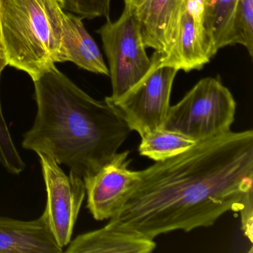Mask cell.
Masks as SVG:
<instances>
[{
    "label": "cell",
    "instance_id": "8fae6325",
    "mask_svg": "<svg viewBox=\"0 0 253 253\" xmlns=\"http://www.w3.org/2000/svg\"><path fill=\"white\" fill-rule=\"evenodd\" d=\"M158 55L161 64L185 72L200 70L214 57L203 23L195 20L185 7L175 44L167 55Z\"/></svg>",
    "mask_w": 253,
    "mask_h": 253
},
{
    "label": "cell",
    "instance_id": "3957f363",
    "mask_svg": "<svg viewBox=\"0 0 253 253\" xmlns=\"http://www.w3.org/2000/svg\"><path fill=\"white\" fill-rule=\"evenodd\" d=\"M60 0H0V36L7 64L32 81L62 63Z\"/></svg>",
    "mask_w": 253,
    "mask_h": 253
},
{
    "label": "cell",
    "instance_id": "ac0fdd59",
    "mask_svg": "<svg viewBox=\"0 0 253 253\" xmlns=\"http://www.w3.org/2000/svg\"><path fill=\"white\" fill-rule=\"evenodd\" d=\"M63 10L83 19H109L111 0H60Z\"/></svg>",
    "mask_w": 253,
    "mask_h": 253
},
{
    "label": "cell",
    "instance_id": "277c9868",
    "mask_svg": "<svg viewBox=\"0 0 253 253\" xmlns=\"http://www.w3.org/2000/svg\"><path fill=\"white\" fill-rule=\"evenodd\" d=\"M236 102L217 78L201 80L174 106L162 128L198 142L230 131Z\"/></svg>",
    "mask_w": 253,
    "mask_h": 253
},
{
    "label": "cell",
    "instance_id": "6da1fadb",
    "mask_svg": "<svg viewBox=\"0 0 253 253\" xmlns=\"http://www.w3.org/2000/svg\"><path fill=\"white\" fill-rule=\"evenodd\" d=\"M109 224L149 239L214 224L253 201V131H229L140 170Z\"/></svg>",
    "mask_w": 253,
    "mask_h": 253
},
{
    "label": "cell",
    "instance_id": "5b68a950",
    "mask_svg": "<svg viewBox=\"0 0 253 253\" xmlns=\"http://www.w3.org/2000/svg\"><path fill=\"white\" fill-rule=\"evenodd\" d=\"M97 32L101 37L112 81V94L107 97L115 102L144 78L152 60L146 53L134 8L125 5L117 21L108 19Z\"/></svg>",
    "mask_w": 253,
    "mask_h": 253
},
{
    "label": "cell",
    "instance_id": "e0dca14e",
    "mask_svg": "<svg viewBox=\"0 0 253 253\" xmlns=\"http://www.w3.org/2000/svg\"><path fill=\"white\" fill-rule=\"evenodd\" d=\"M1 80V75H0ZM0 164L13 174H19L26 168L11 138V133L2 113V103L0 97Z\"/></svg>",
    "mask_w": 253,
    "mask_h": 253
},
{
    "label": "cell",
    "instance_id": "5bb4252c",
    "mask_svg": "<svg viewBox=\"0 0 253 253\" xmlns=\"http://www.w3.org/2000/svg\"><path fill=\"white\" fill-rule=\"evenodd\" d=\"M238 0H204L203 26L213 55L229 45V26Z\"/></svg>",
    "mask_w": 253,
    "mask_h": 253
},
{
    "label": "cell",
    "instance_id": "ffe728a7",
    "mask_svg": "<svg viewBox=\"0 0 253 253\" xmlns=\"http://www.w3.org/2000/svg\"><path fill=\"white\" fill-rule=\"evenodd\" d=\"M7 66H8V64H7L5 52H4L2 41H1V36H0V75H2V71Z\"/></svg>",
    "mask_w": 253,
    "mask_h": 253
},
{
    "label": "cell",
    "instance_id": "2e32d148",
    "mask_svg": "<svg viewBox=\"0 0 253 253\" xmlns=\"http://www.w3.org/2000/svg\"><path fill=\"white\" fill-rule=\"evenodd\" d=\"M240 44L253 56V0H238L229 26V45Z\"/></svg>",
    "mask_w": 253,
    "mask_h": 253
},
{
    "label": "cell",
    "instance_id": "44dd1931",
    "mask_svg": "<svg viewBox=\"0 0 253 253\" xmlns=\"http://www.w3.org/2000/svg\"><path fill=\"white\" fill-rule=\"evenodd\" d=\"M141 1L142 0H124V2H125V5L127 6L135 8Z\"/></svg>",
    "mask_w": 253,
    "mask_h": 253
},
{
    "label": "cell",
    "instance_id": "9c48e42d",
    "mask_svg": "<svg viewBox=\"0 0 253 253\" xmlns=\"http://www.w3.org/2000/svg\"><path fill=\"white\" fill-rule=\"evenodd\" d=\"M185 0H142L134 8L146 48L165 56L175 44Z\"/></svg>",
    "mask_w": 253,
    "mask_h": 253
},
{
    "label": "cell",
    "instance_id": "ba28073f",
    "mask_svg": "<svg viewBox=\"0 0 253 253\" xmlns=\"http://www.w3.org/2000/svg\"><path fill=\"white\" fill-rule=\"evenodd\" d=\"M130 152L117 153L95 174L84 177L87 208L95 220L113 217L140 180V171L130 169Z\"/></svg>",
    "mask_w": 253,
    "mask_h": 253
},
{
    "label": "cell",
    "instance_id": "4fadbf2b",
    "mask_svg": "<svg viewBox=\"0 0 253 253\" xmlns=\"http://www.w3.org/2000/svg\"><path fill=\"white\" fill-rule=\"evenodd\" d=\"M62 63L72 62L84 70L109 76L101 51L85 29L82 17L65 11L63 20Z\"/></svg>",
    "mask_w": 253,
    "mask_h": 253
},
{
    "label": "cell",
    "instance_id": "7c38bea8",
    "mask_svg": "<svg viewBox=\"0 0 253 253\" xmlns=\"http://www.w3.org/2000/svg\"><path fill=\"white\" fill-rule=\"evenodd\" d=\"M153 239L107 223L104 227L78 235L68 245L67 253H150Z\"/></svg>",
    "mask_w": 253,
    "mask_h": 253
},
{
    "label": "cell",
    "instance_id": "8992f818",
    "mask_svg": "<svg viewBox=\"0 0 253 253\" xmlns=\"http://www.w3.org/2000/svg\"><path fill=\"white\" fill-rule=\"evenodd\" d=\"M150 70L143 80L124 97L112 102L130 129L140 137L162 128L170 108V97L178 71L160 63L158 54L152 58Z\"/></svg>",
    "mask_w": 253,
    "mask_h": 253
},
{
    "label": "cell",
    "instance_id": "30bf717a",
    "mask_svg": "<svg viewBox=\"0 0 253 253\" xmlns=\"http://www.w3.org/2000/svg\"><path fill=\"white\" fill-rule=\"evenodd\" d=\"M45 214L33 220L0 217V253H62Z\"/></svg>",
    "mask_w": 253,
    "mask_h": 253
},
{
    "label": "cell",
    "instance_id": "7a4b0ae2",
    "mask_svg": "<svg viewBox=\"0 0 253 253\" xmlns=\"http://www.w3.org/2000/svg\"><path fill=\"white\" fill-rule=\"evenodd\" d=\"M36 118L22 147L52 158L80 177L95 174L131 130L112 102L97 100L53 66L33 81Z\"/></svg>",
    "mask_w": 253,
    "mask_h": 253
},
{
    "label": "cell",
    "instance_id": "d6986e66",
    "mask_svg": "<svg viewBox=\"0 0 253 253\" xmlns=\"http://www.w3.org/2000/svg\"><path fill=\"white\" fill-rule=\"evenodd\" d=\"M185 8L195 20L203 23L204 0H185Z\"/></svg>",
    "mask_w": 253,
    "mask_h": 253
},
{
    "label": "cell",
    "instance_id": "52a82bcc",
    "mask_svg": "<svg viewBox=\"0 0 253 253\" xmlns=\"http://www.w3.org/2000/svg\"><path fill=\"white\" fill-rule=\"evenodd\" d=\"M46 189L47 201L44 214L58 245L64 248L70 244L74 228L85 198L84 178L60 168L52 158L38 153Z\"/></svg>",
    "mask_w": 253,
    "mask_h": 253
},
{
    "label": "cell",
    "instance_id": "9a60e30c",
    "mask_svg": "<svg viewBox=\"0 0 253 253\" xmlns=\"http://www.w3.org/2000/svg\"><path fill=\"white\" fill-rule=\"evenodd\" d=\"M195 143L183 134L159 128L142 136L138 152L142 156L157 162L180 155Z\"/></svg>",
    "mask_w": 253,
    "mask_h": 253
}]
</instances>
